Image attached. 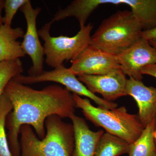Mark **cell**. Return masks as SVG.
Listing matches in <instances>:
<instances>
[{
  "mask_svg": "<svg viewBox=\"0 0 156 156\" xmlns=\"http://www.w3.org/2000/svg\"><path fill=\"white\" fill-rule=\"evenodd\" d=\"M4 92L13 106L6 122L8 143L13 156L21 155L19 134L21 126L27 125L33 127L39 138L42 139L46 134L47 118L57 115L70 119L75 115L76 106L73 94L59 85L36 90L13 79Z\"/></svg>",
  "mask_w": 156,
  "mask_h": 156,
  "instance_id": "1",
  "label": "cell"
},
{
  "mask_svg": "<svg viewBox=\"0 0 156 156\" xmlns=\"http://www.w3.org/2000/svg\"><path fill=\"white\" fill-rule=\"evenodd\" d=\"M46 134L40 139L31 126L24 125L20 130V156H72L75 138L72 124L57 115L48 117L45 122Z\"/></svg>",
  "mask_w": 156,
  "mask_h": 156,
  "instance_id": "2",
  "label": "cell"
},
{
  "mask_svg": "<svg viewBox=\"0 0 156 156\" xmlns=\"http://www.w3.org/2000/svg\"><path fill=\"white\" fill-rule=\"evenodd\" d=\"M143 30L132 11H118L101 22L91 36L90 44L118 56L141 37Z\"/></svg>",
  "mask_w": 156,
  "mask_h": 156,
  "instance_id": "3",
  "label": "cell"
},
{
  "mask_svg": "<svg viewBox=\"0 0 156 156\" xmlns=\"http://www.w3.org/2000/svg\"><path fill=\"white\" fill-rule=\"evenodd\" d=\"M76 108L81 109L86 119L107 133L124 140L129 144L142 134L144 127L138 115L128 113L124 106L109 110L93 106L88 98L73 93Z\"/></svg>",
  "mask_w": 156,
  "mask_h": 156,
  "instance_id": "4",
  "label": "cell"
},
{
  "mask_svg": "<svg viewBox=\"0 0 156 156\" xmlns=\"http://www.w3.org/2000/svg\"><path fill=\"white\" fill-rule=\"evenodd\" d=\"M52 23L51 21L46 23L38 34L44 41L46 63L55 69L63 65L64 61L74 60L90 45L93 26L89 23L81 27L74 36L54 37L50 33Z\"/></svg>",
  "mask_w": 156,
  "mask_h": 156,
  "instance_id": "5",
  "label": "cell"
},
{
  "mask_svg": "<svg viewBox=\"0 0 156 156\" xmlns=\"http://www.w3.org/2000/svg\"><path fill=\"white\" fill-rule=\"evenodd\" d=\"M13 79L23 85L46 82H55L65 86L66 89L74 94L92 99L101 108L111 110L116 108L118 106L116 103L106 101L90 92L69 68L65 67L63 65L52 70L43 71L38 76H32L20 74Z\"/></svg>",
  "mask_w": 156,
  "mask_h": 156,
  "instance_id": "6",
  "label": "cell"
},
{
  "mask_svg": "<svg viewBox=\"0 0 156 156\" xmlns=\"http://www.w3.org/2000/svg\"><path fill=\"white\" fill-rule=\"evenodd\" d=\"M71 62L69 68L76 76L101 75L121 69L116 56L90 44Z\"/></svg>",
  "mask_w": 156,
  "mask_h": 156,
  "instance_id": "7",
  "label": "cell"
},
{
  "mask_svg": "<svg viewBox=\"0 0 156 156\" xmlns=\"http://www.w3.org/2000/svg\"><path fill=\"white\" fill-rule=\"evenodd\" d=\"M20 10L24 15L27 26L21 47L26 54L30 56L33 63L28 70L29 76H38L43 72L44 55V47L40 42L36 26L37 18L41 9H34L30 1L28 0Z\"/></svg>",
  "mask_w": 156,
  "mask_h": 156,
  "instance_id": "8",
  "label": "cell"
},
{
  "mask_svg": "<svg viewBox=\"0 0 156 156\" xmlns=\"http://www.w3.org/2000/svg\"><path fill=\"white\" fill-rule=\"evenodd\" d=\"M120 68L126 75L142 81L144 68L156 64V50L141 37L130 48L116 56Z\"/></svg>",
  "mask_w": 156,
  "mask_h": 156,
  "instance_id": "9",
  "label": "cell"
},
{
  "mask_svg": "<svg viewBox=\"0 0 156 156\" xmlns=\"http://www.w3.org/2000/svg\"><path fill=\"white\" fill-rule=\"evenodd\" d=\"M78 79L93 94L98 93L106 101L113 102L126 96V87L127 79L121 69L101 75H81Z\"/></svg>",
  "mask_w": 156,
  "mask_h": 156,
  "instance_id": "10",
  "label": "cell"
},
{
  "mask_svg": "<svg viewBox=\"0 0 156 156\" xmlns=\"http://www.w3.org/2000/svg\"><path fill=\"white\" fill-rule=\"evenodd\" d=\"M126 92L136 101L138 116L145 128L156 118V88L147 87L142 81L130 77L127 80Z\"/></svg>",
  "mask_w": 156,
  "mask_h": 156,
  "instance_id": "11",
  "label": "cell"
},
{
  "mask_svg": "<svg viewBox=\"0 0 156 156\" xmlns=\"http://www.w3.org/2000/svg\"><path fill=\"white\" fill-rule=\"evenodd\" d=\"M74 133V148L72 156H94L98 144L104 133L92 131L83 118L74 115L70 118Z\"/></svg>",
  "mask_w": 156,
  "mask_h": 156,
  "instance_id": "12",
  "label": "cell"
},
{
  "mask_svg": "<svg viewBox=\"0 0 156 156\" xmlns=\"http://www.w3.org/2000/svg\"><path fill=\"white\" fill-rule=\"evenodd\" d=\"M21 27L12 28L3 25L0 29V63L24 57L26 55L17 39L23 37Z\"/></svg>",
  "mask_w": 156,
  "mask_h": 156,
  "instance_id": "13",
  "label": "cell"
},
{
  "mask_svg": "<svg viewBox=\"0 0 156 156\" xmlns=\"http://www.w3.org/2000/svg\"><path fill=\"white\" fill-rule=\"evenodd\" d=\"M126 5L130 7L143 30L156 27V0H127Z\"/></svg>",
  "mask_w": 156,
  "mask_h": 156,
  "instance_id": "14",
  "label": "cell"
},
{
  "mask_svg": "<svg viewBox=\"0 0 156 156\" xmlns=\"http://www.w3.org/2000/svg\"><path fill=\"white\" fill-rule=\"evenodd\" d=\"M130 144L108 133H104L98 141L94 156H119L128 153Z\"/></svg>",
  "mask_w": 156,
  "mask_h": 156,
  "instance_id": "15",
  "label": "cell"
},
{
  "mask_svg": "<svg viewBox=\"0 0 156 156\" xmlns=\"http://www.w3.org/2000/svg\"><path fill=\"white\" fill-rule=\"evenodd\" d=\"M156 126V118L144 128L139 138L130 144L129 156H151L156 151L153 133Z\"/></svg>",
  "mask_w": 156,
  "mask_h": 156,
  "instance_id": "16",
  "label": "cell"
},
{
  "mask_svg": "<svg viewBox=\"0 0 156 156\" xmlns=\"http://www.w3.org/2000/svg\"><path fill=\"white\" fill-rule=\"evenodd\" d=\"M12 109V103L4 92L0 97V156H13L5 130L6 119Z\"/></svg>",
  "mask_w": 156,
  "mask_h": 156,
  "instance_id": "17",
  "label": "cell"
},
{
  "mask_svg": "<svg viewBox=\"0 0 156 156\" xmlns=\"http://www.w3.org/2000/svg\"><path fill=\"white\" fill-rule=\"evenodd\" d=\"M23 72L22 62L20 58L0 63V97L8 83Z\"/></svg>",
  "mask_w": 156,
  "mask_h": 156,
  "instance_id": "18",
  "label": "cell"
},
{
  "mask_svg": "<svg viewBox=\"0 0 156 156\" xmlns=\"http://www.w3.org/2000/svg\"><path fill=\"white\" fill-rule=\"evenodd\" d=\"M28 0H5L4 3V9L5 15L3 17L4 25L11 27L12 20L18 9Z\"/></svg>",
  "mask_w": 156,
  "mask_h": 156,
  "instance_id": "19",
  "label": "cell"
},
{
  "mask_svg": "<svg viewBox=\"0 0 156 156\" xmlns=\"http://www.w3.org/2000/svg\"><path fill=\"white\" fill-rule=\"evenodd\" d=\"M141 73L142 75H147L156 79V64L147 66L141 70Z\"/></svg>",
  "mask_w": 156,
  "mask_h": 156,
  "instance_id": "20",
  "label": "cell"
},
{
  "mask_svg": "<svg viewBox=\"0 0 156 156\" xmlns=\"http://www.w3.org/2000/svg\"><path fill=\"white\" fill-rule=\"evenodd\" d=\"M141 37L146 39L149 41L156 40V27L150 30H143Z\"/></svg>",
  "mask_w": 156,
  "mask_h": 156,
  "instance_id": "21",
  "label": "cell"
},
{
  "mask_svg": "<svg viewBox=\"0 0 156 156\" xmlns=\"http://www.w3.org/2000/svg\"><path fill=\"white\" fill-rule=\"evenodd\" d=\"M4 3H5V1L0 0V29L4 25L3 17L2 16V13L3 9H4Z\"/></svg>",
  "mask_w": 156,
  "mask_h": 156,
  "instance_id": "22",
  "label": "cell"
},
{
  "mask_svg": "<svg viewBox=\"0 0 156 156\" xmlns=\"http://www.w3.org/2000/svg\"><path fill=\"white\" fill-rule=\"evenodd\" d=\"M149 42L151 45L153 47H154L156 50V40L149 41Z\"/></svg>",
  "mask_w": 156,
  "mask_h": 156,
  "instance_id": "23",
  "label": "cell"
},
{
  "mask_svg": "<svg viewBox=\"0 0 156 156\" xmlns=\"http://www.w3.org/2000/svg\"><path fill=\"white\" fill-rule=\"evenodd\" d=\"M153 137L154 142L156 150V126L155 129L153 133Z\"/></svg>",
  "mask_w": 156,
  "mask_h": 156,
  "instance_id": "24",
  "label": "cell"
},
{
  "mask_svg": "<svg viewBox=\"0 0 156 156\" xmlns=\"http://www.w3.org/2000/svg\"><path fill=\"white\" fill-rule=\"evenodd\" d=\"M151 156H156V151L154 152Z\"/></svg>",
  "mask_w": 156,
  "mask_h": 156,
  "instance_id": "25",
  "label": "cell"
}]
</instances>
